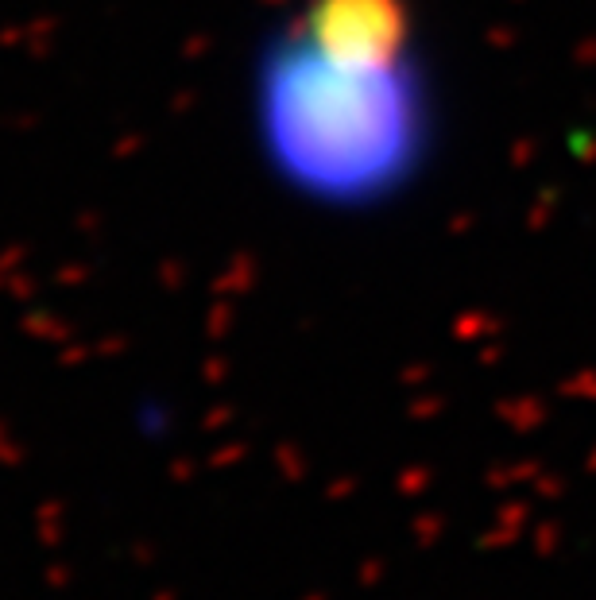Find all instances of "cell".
<instances>
[{
  "label": "cell",
  "instance_id": "obj_1",
  "mask_svg": "<svg viewBox=\"0 0 596 600\" xmlns=\"http://www.w3.org/2000/svg\"><path fill=\"white\" fill-rule=\"evenodd\" d=\"M252 105L271 171L318 206H376L399 194L434 136L415 51H337L295 24L256 66Z\"/></svg>",
  "mask_w": 596,
  "mask_h": 600
}]
</instances>
